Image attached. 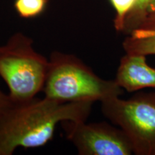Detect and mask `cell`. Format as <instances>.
Segmentation results:
<instances>
[{
    "mask_svg": "<svg viewBox=\"0 0 155 155\" xmlns=\"http://www.w3.org/2000/svg\"><path fill=\"white\" fill-rule=\"evenodd\" d=\"M114 81L128 92L155 88V68L147 63L145 55L125 53L120 60Z\"/></svg>",
    "mask_w": 155,
    "mask_h": 155,
    "instance_id": "cell-6",
    "label": "cell"
},
{
    "mask_svg": "<svg viewBox=\"0 0 155 155\" xmlns=\"http://www.w3.org/2000/svg\"><path fill=\"white\" fill-rule=\"evenodd\" d=\"M94 103H64L45 96L23 102L12 101L0 116V155H12L19 147H44L53 139L59 124L86 121Z\"/></svg>",
    "mask_w": 155,
    "mask_h": 155,
    "instance_id": "cell-1",
    "label": "cell"
},
{
    "mask_svg": "<svg viewBox=\"0 0 155 155\" xmlns=\"http://www.w3.org/2000/svg\"><path fill=\"white\" fill-rule=\"evenodd\" d=\"M48 66L49 59L38 53L32 39L22 32L0 46V76L12 101H26L42 92Z\"/></svg>",
    "mask_w": 155,
    "mask_h": 155,
    "instance_id": "cell-3",
    "label": "cell"
},
{
    "mask_svg": "<svg viewBox=\"0 0 155 155\" xmlns=\"http://www.w3.org/2000/svg\"><path fill=\"white\" fill-rule=\"evenodd\" d=\"M116 12L114 26L117 32H122L125 19L134 7L137 0H109Z\"/></svg>",
    "mask_w": 155,
    "mask_h": 155,
    "instance_id": "cell-10",
    "label": "cell"
},
{
    "mask_svg": "<svg viewBox=\"0 0 155 155\" xmlns=\"http://www.w3.org/2000/svg\"><path fill=\"white\" fill-rule=\"evenodd\" d=\"M42 92L46 98L60 102H101L120 96L123 89L114 80L97 75L75 55L55 51L50 55Z\"/></svg>",
    "mask_w": 155,
    "mask_h": 155,
    "instance_id": "cell-2",
    "label": "cell"
},
{
    "mask_svg": "<svg viewBox=\"0 0 155 155\" xmlns=\"http://www.w3.org/2000/svg\"><path fill=\"white\" fill-rule=\"evenodd\" d=\"M122 47L127 54L155 55V3L138 26L127 35Z\"/></svg>",
    "mask_w": 155,
    "mask_h": 155,
    "instance_id": "cell-7",
    "label": "cell"
},
{
    "mask_svg": "<svg viewBox=\"0 0 155 155\" xmlns=\"http://www.w3.org/2000/svg\"><path fill=\"white\" fill-rule=\"evenodd\" d=\"M12 103L9 94H5L0 90V116Z\"/></svg>",
    "mask_w": 155,
    "mask_h": 155,
    "instance_id": "cell-11",
    "label": "cell"
},
{
    "mask_svg": "<svg viewBox=\"0 0 155 155\" xmlns=\"http://www.w3.org/2000/svg\"><path fill=\"white\" fill-rule=\"evenodd\" d=\"M47 3L48 0H15V8L21 17L30 19L42 14Z\"/></svg>",
    "mask_w": 155,
    "mask_h": 155,
    "instance_id": "cell-9",
    "label": "cell"
},
{
    "mask_svg": "<svg viewBox=\"0 0 155 155\" xmlns=\"http://www.w3.org/2000/svg\"><path fill=\"white\" fill-rule=\"evenodd\" d=\"M102 113L124 132L134 154L155 155V91L101 101Z\"/></svg>",
    "mask_w": 155,
    "mask_h": 155,
    "instance_id": "cell-4",
    "label": "cell"
},
{
    "mask_svg": "<svg viewBox=\"0 0 155 155\" xmlns=\"http://www.w3.org/2000/svg\"><path fill=\"white\" fill-rule=\"evenodd\" d=\"M66 138L80 155H131L132 147L124 132L106 122H62Z\"/></svg>",
    "mask_w": 155,
    "mask_h": 155,
    "instance_id": "cell-5",
    "label": "cell"
},
{
    "mask_svg": "<svg viewBox=\"0 0 155 155\" xmlns=\"http://www.w3.org/2000/svg\"><path fill=\"white\" fill-rule=\"evenodd\" d=\"M155 3V0H137L134 7L126 17L123 33L128 35L139 25L144 17L150 6Z\"/></svg>",
    "mask_w": 155,
    "mask_h": 155,
    "instance_id": "cell-8",
    "label": "cell"
}]
</instances>
